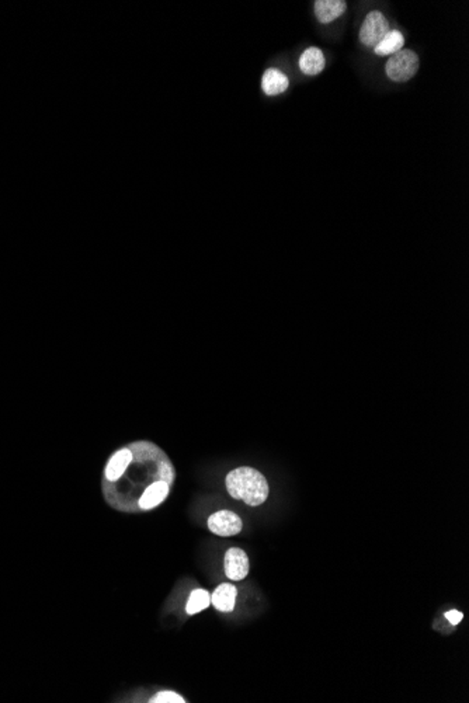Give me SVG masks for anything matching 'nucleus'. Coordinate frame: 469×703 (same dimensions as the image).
<instances>
[{
	"label": "nucleus",
	"instance_id": "nucleus-10",
	"mask_svg": "<svg viewBox=\"0 0 469 703\" xmlns=\"http://www.w3.org/2000/svg\"><path fill=\"white\" fill-rule=\"evenodd\" d=\"M237 597H238V590L232 584H221L218 588H215L214 594L211 595V602L214 606L221 610V612H230L237 603Z\"/></svg>",
	"mask_w": 469,
	"mask_h": 703
},
{
	"label": "nucleus",
	"instance_id": "nucleus-3",
	"mask_svg": "<svg viewBox=\"0 0 469 703\" xmlns=\"http://www.w3.org/2000/svg\"><path fill=\"white\" fill-rule=\"evenodd\" d=\"M389 31H390V29H389L388 20L385 19V16L381 12L375 10V12L368 13V16L365 17V20L360 29L358 38L363 45H365L368 48H375Z\"/></svg>",
	"mask_w": 469,
	"mask_h": 703
},
{
	"label": "nucleus",
	"instance_id": "nucleus-2",
	"mask_svg": "<svg viewBox=\"0 0 469 703\" xmlns=\"http://www.w3.org/2000/svg\"><path fill=\"white\" fill-rule=\"evenodd\" d=\"M419 70V56L411 49H401L390 55L385 65V72L390 80L404 83L411 80Z\"/></svg>",
	"mask_w": 469,
	"mask_h": 703
},
{
	"label": "nucleus",
	"instance_id": "nucleus-1",
	"mask_svg": "<svg viewBox=\"0 0 469 703\" xmlns=\"http://www.w3.org/2000/svg\"><path fill=\"white\" fill-rule=\"evenodd\" d=\"M226 490L234 500H242L251 507L262 505L269 497V483L256 469L242 466L233 469L225 479Z\"/></svg>",
	"mask_w": 469,
	"mask_h": 703
},
{
	"label": "nucleus",
	"instance_id": "nucleus-12",
	"mask_svg": "<svg viewBox=\"0 0 469 703\" xmlns=\"http://www.w3.org/2000/svg\"><path fill=\"white\" fill-rule=\"evenodd\" d=\"M404 45H405V37H404V34L401 31H398V30H390L382 38V41L374 48V51H375L376 55H381V56L394 55L398 51L404 49Z\"/></svg>",
	"mask_w": 469,
	"mask_h": 703
},
{
	"label": "nucleus",
	"instance_id": "nucleus-9",
	"mask_svg": "<svg viewBox=\"0 0 469 703\" xmlns=\"http://www.w3.org/2000/svg\"><path fill=\"white\" fill-rule=\"evenodd\" d=\"M132 462V451L131 450H121L116 452L111 459L107 464L106 468V479L109 482H117L122 477L125 471Z\"/></svg>",
	"mask_w": 469,
	"mask_h": 703
},
{
	"label": "nucleus",
	"instance_id": "nucleus-15",
	"mask_svg": "<svg viewBox=\"0 0 469 703\" xmlns=\"http://www.w3.org/2000/svg\"><path fill=\"white\" fill-rule=\"evenodd\" d=\"M445 618L452 624V625H458L462 618H463V615L459 612V610H450L445 613Z\"/></svg>",
	"mask_w": 469,
	"mask_h": 703
},
{
	"label": "nucleus",
	"instance_id": "nucleus-13",
	"mask_svg": "<svg viewBox=\"0 0 469 703\" xmlns=\"http://www.w3.org/2000/svg\"><path fill=\"white\" fill-rule=\"evenodd\" d=\"M211 603V595L208 594V591L202 590V588H198V590H194L187 601V606H186V612L189 615H196L198 612H201L202 609L208 608Z\"/></svg>",
	"mask_w": 469,
	"mask_h": 703
},
{
	"label": "nucleus",
	"instance_id": "nucleus-4",
	"mask_svg": "<svg viewBox=\"0 0 469 703\" xmlns=\"http://www.w3.org/2000/svg\"><path fill=\"white\" fill-rule=\"evenodd\" d=\"M242 519L238 514L228 510L214 512L208 518V528L218 537H234L242 531Z\"/></svg>",
	"mask_w": 469,
	"mask_h": 703
},
{
	"label": "nucleus",
	"instance_id": "nucleus-11",
	"mask_svg": "<svg viewBox=\"0 0 469 703\" xmlns=\"http://www.w3.org/2000/svg\"><path fill=\"white\" fill-rule=\"evenodd\" d=\"M288 77L277 69H269L263 74L262 89L267 96H278L288 89Z\"/></svg>",
	"mask_w": 469,
	"mask_h": 703
},
{
	"label": "nucleus",
	"instance_id": "nucleus-5",
	"mask_svg": "<svg viewBox=\"0 0 469 703\" xmlns=\"http://www.w3.org/2000/svg\"><path fill=\"white\" fill-rule=\"evenodd\" d=\"M225 574L233 581H239L249 574V558L245 551L239 548H230L223 559Z\"/></svg>",
	"mask_w": 469,
	"mask_h": 703
},
{
	"label": "nucleus",
	"instance_id": "nucleus-7",
	"mask_svg": "<svg viewBox=\"0 0 469 703\" xmlns=\"http://www.w3.org/2000/svg\"><path fill=\"white\" fill-rule=\"evenodd\" d=\"M347 9V3L343 0H318L314 5L317 19L324 23H332L339 19Z\"/></svg>",
	"mask_w": 469,
	"mask_h": 703
},
{
	"label": "nucleus",
	"instance_id": "nucleus-6",
	"mask_svg": "<svg viewBox=\"0 0 469 703\" xmlns=\"http://www.w3.org/2000/svg\"><path fill=\"white\" fill-rule=\"evenodd\" d=\"M169 491H170V483H168L166 480L153 482L142 493L138 505L141 510H152L165 501Z\"/></svg>",
	"mask_w": 469,
	"mask_h": 703
},
{
	"label": "nucleus",
	"instance_id": "nucleus-8",
	"mask_svg": "<svg viewBox=\"0 0 469 703\" xmlns=\"http://www.w3.org/2000/svg\"><path fill=\"white\" fill-rule=\"evenodd\" d=\"M325 65H326L325 55L317 47H310L305 49L299 59V68L308 76L319 74L325 69Z\"/></svg>",
	"mask_w": 469,
	"mask_h": 703
},
{
	"label": "nucleus",
	"instance_id": "nucleus-14",
	"mask_svg": "<svg viewBox=\"0 0 469 703\" xmlns=\"http://www.w3.org/2000/svg\"><path fill=\"white\" fill-rule=\"evenodd\" d=\"M149 702L150 703H184L186 700L180 695H177L176 692L164 690V692L156 693Z\"/></svg>",
	"mask_w": 469,
	"mask_h": 703
}]
</instances>
